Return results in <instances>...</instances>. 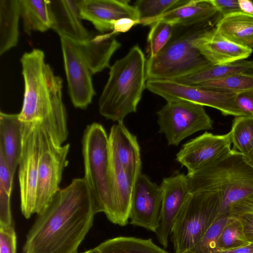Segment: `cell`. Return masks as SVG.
<instances>
[{
  "label": "cell",
  "instance_id": "1",
  "mask_svg": "<svg viewBox=\"0 0 253 253\" xmlns=\"http://www.w3.org/2000/svg\"><path fill=\"white\" fill-rule=\"evenodd\" d=\"M99 212L84 178L60 189L28 232L22 253H78Z\"/></svg>",
  "mask_w": 253,
  "mask_h": 253
},
{
  "label": "cell",
  "instance_id": "2",
  "mask_svg": "<svg viewBox=\"0 0 253 253\" xmlns=\"http://www.w3.org/2000/svg\"><path fill=\"white\" fill-rule=\"evenodd\" d=\"M24 81L23 123L39 122L59 145L68 135L67 114L62 98V80L55 76L39 49L24 53L20 59Z\"/></svg>",
  "mask_w": 253,
  "mask_h": 253
},
{
  "label": "cell",
  "instance_id": "3",
  "mask_svg": "<svg viewBox=\"0 0 253 253\" xmlns=\"http://www.w3.org/2000/svg\"><path fill=\"white\" fill-rule=\"evenodd\" d=\"M191 193L218 192L219 214L237 216L253 204V168L244 156L231 149L216 161L186 175Z\"/></svg>",
  "mask_w": 253,
  "mask_h": 253
},
{
  "label": "cell",
  "instance_id": "4",
  "mask_svg": "<svg viewBox=\"0 0 253 253\" xmlns=\"http://www.w3.org/2000/svg\"><path fill=\"white\" fill-rule=\"evenodd\" d=\"M109 33L91 36L83 41L60 37L69 94L73 105L85 109L95 92L92 76L110 68V59L121 44Z\"/></svg>",
  "mask_w": 253,
  "mask_h": 253
},
{
  "label": "cell",
  "instance_id": "5",
  "mask_svg": "<svg viewBox=\"0 0 253 253\" xmlns=\"http://www.w3.org/2000/svg\"><path fill=\"white\" fill-rule=\"evenodd\" d=\"M146 60L142 49L135 45L110 66L109 78L98 101L102 116L120 122L136 112L146 87Z\"/></svg>",
  "mask_w": 253,
  "mask_h": 253
},
{
  "label": "cell",
  "instance_id": "6",
  "mask_svg": "<svg viewBox=\"0 0 253 253\" xmlns=\"http://www.w3.org/2000/svg\"><path fill=\"white\" fill-rule=\"evenodd\" d=\"M211 19L192 25H173L166 45L155 56L147 59V81L172 80L209 64L201 54L198 42L203 33L211 26Z\"/></svg>",
  "mask_w": 253,
  "mask_h": 253
},
{
  "label": "cell",
  "instance_id": "7",
  "mask_svg": "<svg viewBox=\"0 0 253 253\" xmlns=\"http://www.w3.org/2000/svg\"><path fill=\"white\" fill-rule=\"evenodd\" d=\"M84 176L99 212L111 221L113 213L108 135L102 125L87 126L82 139Z\"/></svg>",
  "mask_w": 253,
  "mask_h": 253
},
{
  "label": "cell",
  "instance_id": "8",
  "mask_svg": "<svg viewBox=\"0 0 253 253\" xmlns=\"http://www.w3.org/2000/svg\"><path fill=\"white\" fill-rule=\"evenodd\" d=\"M220 207L218 192L190 193L171 228L174 253H186L194 246L219 215Z\"/></svg>",
  "mask_w": 253,
  "mask_h": 253
},
{
  "label": "cell",
  "instance_id": "9",
  "mask_svg": "<svg viewBox=\"0 0 253 253\" xmlns=\"http://www.w3.org/2000/svg\"><path fill=\"white\" fill-rule=\"evenodd\" d=\"M70 144L59 145L42 126L35 213H41L60 189L63 171L68 166Z\"/></svg>",
  "mask_w": 253,
  "mask_h": 253
},
{
  "label": "cell",
  "instance_id": "10",
  "mask_svg": "<svg viewBox=\"0 0 253 253\" xmlns=\"http://www.w3.org/2000/svg\"><path fill=\"white\" fill-rule=\"evenodd\" d=\"M159 132L169 145L177 146L195 132L213 128V122L204 106L186 100L167 102L157 112Z\"/></svg>",
  "mask_w": 253,
  "mask_h": 253
},
{
  "label": "cell",
  "instance_id": "11",
  "mask_svg": "<svg viewBox=\"0 0 253 253\" xmlns=\"http://www.w3.org/2000/svg\"><path fill=\"white\" fill-rule=\"evenodd\" d=\"M146 86L167 102L186 100L215 108L224 116H246L237 106V93L206 89L167 80H148Z\"/></svg>",
  "mask_w": 253,
  "mask_h": 253
},
{
  "label": "cell",
  "instance_id": "12",
  "mask_svg": "<svg viewBox=\"0 0 253 253\" xmlns=\"http://www.w3.org/2000/svg\"><path fill=\"white\" fill-rule=\"evenodd\" d=\"M41 129L42 126L39 122H22L18 179L21 211L26 218L35 213Z\"/></svg>",
  "mask_w": 253,
  "mask_h": 253
},
{
  "label": "cell",
  "instance_id": "13",
  "mask_svg": "<svg viewBox=\"0 0 253 253\" xmlns=\"http://www.w3.org/2000/svg\"><path fill=\"white\" fill-rule=\"evenodd\" d=\"M230 131L223 135L205 132L182 145L176 160L188 173L194 171L220 159L231 150Z\"/></svg>",
  "mask_w": 253,
  "mask_h": 253
},
{
  "label": "cell",
  "instance_id": "14",
  "mask_svg": "<svg viewBox=\"0 0 253 253\" xmlns=\"http://www.w3.org/2000/svg\"><path fill=\"white\" fill-rule=\"evenodd\" d=\"M162 202L160 186L141 173L136 179L129 213L130 223L156 232L160 224Z\"/></svg>",
  "mask_w": 253,
  "mask_h": 253
},
{
  "label": "cell",
  "instance_id": "15",
  "mask_svg": "<svg viewBox=\"0 0 253 253\" xmlns=\"http://www.w3.org/2000/svg\"><path fill=\"white\" fill-rule=\"evenodd\" d=\"M160 186L162 207L159 226L155 233L159 243L166 249L174 221L191 193L186 175L179 172L163 178Z\"/></svg>",
  "mask_w": 253,
  "mask_h": 253
},
{
  "label": "cell",
  "instance_id": "16",
  "mask_svg": "<svg viewBox=\"0 0 253 253\" xmlns=\"http://www.w3.org/2000/svg\"><path fill=\"white\" fill-rule=\"evenodd\" d=\"M127 0H81L83 19L89 22L100 33L113 31L116 21L128 18L139 21L138 12Z\"/></svg>",
  "mask_w": 253,
  "mask_h": 253
},
{
  "label": "cell",
  "instance_id": "17",
  "mask_svg": "<svg viewBox=\"0 0 253 253\" xmlns=\"http://www.w3.org/2000/svg\"><path fill=\"white\" fill-rule=\"evenodd\" d=\"M110 156L116 160L135 182L141 173L140 147L136 136L123 122L113 125L108 135Z\"/></svg>",
  "mask_w": 253,
  "mask_h": 253
},
{
  "label": "cell",
  "instance_id": "18",
  "mask_svg": "<svg viewBox=\"0 0 253 253\" xmlns=\"http://www.w3.org/2000/svg\"><path fill=\"white\" fill-rule=\"evenodd\" d=\"M198 46L211 64L221 65L245 60L253 49L238 45L222 36L215 28L211 26L200 38Z\"/></svg>",
  "mask_w": 253,
  "mask_h": 253
},
{
  "label": "cell",
  "instance_id": "19",
  "mask_svg": "<svg viewBox=\"0 0 253 253\" xmlns=\"http://www.w3.org/2000/svg\"><path fill=\"white\" fill-rule=\"evenodd\" d=\"M80 1L81 0H49L51 29L60 37L83 41L91 36L82 23Z\"/></svg>",
  "mask_w": 253,
  "mask_h": 253
},
{
  "label": "cell",
  "instance_id": "20",
  "mask_svg": "<svg viewBox=\"0 0 253 253\" xmlns=\"http://www.w3.org/2000/svg\"><path fill=\"white\" fill-rule=\"evenodd\" d=\"M109 162L113 207L111 222L120 226H125L129 219L135 181L110 155Z\"/></svg>",
  "mask_w": 253,
  "mask_h": 253
},
{
  "label": "cell",
  "instance_id": "21",
  "mask_svg": "<svg viewBox=\"0 0 253 253\" xmlns=\"http://www.w3.org/2000/svg\"><path fill=\"white\" fill-rule=\"evenodd\" d=\"M22 122L18 114L0 112V151L14 176L22 151Z\"/></svg>",
  "mask_w": 253,
  "mask_h": 253
},
{
  "label": "cell",
  "instance_id": "22",
  "mask_svg": "<svg viewBox=\"0 0 253 253\" xmlns=\"http://www.w3.org/2000/svg\"><path fill=\"white\" fill-rule=\"evenodd\" d=\"M217 31L228 40L253 48V15L242 11L224 16L215 25Z\"/></svg>",
  "mask_w": 253,
  "mask_h": 253
},
{
  "label": "cell",
  "instance_id": "23",
  "mask_svg": "<svg viewBox=\"0 0 253 253\" xmlns=\"http://www.w3.org/2000/svg\"><path fill=\"white\" fill-rule=\"evenodd\" d=\"M217 13L210 0H190L186 4L169 11L149 25L162 21L173 25H188L210 20Z\"/></svg>",
  "mask_w": 253,
  "mask_h": 253
},
{
  "label": "cell",
  "instance_id": "24",
  "mask_svg": "<svg viewBox=\"0 0 253 253\" xmlns=\"http://www.w3.org/2000/svg\"><path fill=\"white\" fill-rule=\"evenodd\" d=\"M252 71L253 60H242L221 65L209 63L196 72L171 81L186 85H196L207 81Z\"/></svg>",
  "mask_w": 253,
  "mask_h": 253
},
{
  "label": "cell",
  "instance_id": "25",
  "mask_svg": "<svg viewBox=\"0 0 253 253\" xmlns=\"http://www.w3.org/2000/svg\"><path fill=\"white\" fill-rule=\"evenodd\" d=\"M19 0H0V55L15 46L19 37Z\"/></svg>",
  "mask_w": 253,
  "mask_h": 253
},
{
  "label": "cell",
  "instance_id": "26",
  "mask_svg": "<svg viewBox=\"0 0 253 253\" xmlns=\"http://www.w3.org/2000/svg\"><path fill=\"white\" fill-rule=\"evenodd\" d=\"M20 17L24 32H44L51 29L52 18L49 0H19Z\"/></svg>",
  "mask_w": 253,
  "mask_h": 253
},
{
  "label": "cell",
  "instance_id": "27",
  "mask_svg": "<svg viewBox=\"0 0 253 253\" xmlns=\"http://www.w3.org/2000/svg\"><path fill=\"white\" fill-rule=\"evenodd\" d=\"M101 253H169L151 239L120 236L106 240L97 246Z\"/></svg>",
  "mask_w": 253,
  "mask_h": 253
},
{
  "label": "cell",
  "instance_id": "28",
  "mask_svg": "<svg viewBox=\"0 0 253 253\" xmlns=\"http://www.w3.org/2000/svg\"><path fill=\"white\" fill-rule=\"evenodd\" d=\"M190 0H138L134 2L139 18V24L149 25L163 14L181 7Z\"/></svg>",
  "mask_w": 253,
  "mask_h": 253
},
{
  "label": "cell",
  "instance_id": "29",
  "mask_svg": "<svg viewBox=\"0 0 253 253\" xmlns=\"http://www.w3.org/2000/svg\"><path fill=\"white\" fill-rule=\"evenodd\" d=\"M230 132L233 149L243 156L253 150V116L235 117Z\"/></svg>",
  "mask_w": 253,
  "mask_h": 253
},
{
  "label": "cell",
  "instance_id": "30",
  "mask_svg": "<svg viewBox=\"0 0 253 253\" xmlns=\"http://www.w3.org/2000/svg\"><path fill=\"white\" fill-rule=\"evenodd\" d=\"M192 85L206 89L239 93L253 89V73L236 74Z\"/></svg>",
  "mask_w": 253,
  "mask_h": 253
},
{
  "label": "cell",
  "instance_id": "31",
  "mask_svg": "<svg viewBox=\"0 0 253 253\" xmlns=\"http://www.w3.org/2000/svg\"><path fill=\"white\" fill-rule=\"evenodd\" d=\"M249 243L245 237L240 220L235 216H228L220 235L216 252L233 250Z\"/></svg>",
  "mask_w": 253,
  "mask_h": 253
},
{
  "label": "cell",
  "instance_id": "32",
  "mask_svg": "<svg viewBox=\"0 0 253 253\" xmlns=\"http://www.w3.org/2000/svg\"><path fill=\"white\" fill-rule=\"evenodd\" d=\"M228 216L219 214L198 242L186 253H213L216 252L218 241Z\"/></svg>",
  "mask_w": 253,
  "mask_h": 253
},
{
  "label": "cell",
  "instance_id": "33",
  "mask_svg": "<svg viewBox=\"0 0 253 253\" xmlns=\"http://www.w3.org/2000/svg\"><path fill=\"white\" fill-rule=\"evenodd\" d=\"M147 37L146 53L147 59L155 56L166 45L171 37L173 25L159 21L150 25Z\"/></svg>",
  "mask_w": 253,
  "mask_h": 253
},
{
  "label": "cell",
  "instance_id": "34",
  "mask_svg": "<svg viewBox=\"0 0 253 253\" xmlns=\"http://www.w3.org/2000/svg\"><path fill=\"white\" fill-rule=\"evenodd\" d=\"M0 253H16V235L13 225L0 227Z\"/></svg>",
  "mask_w": 253,
  "mask_h": 253
},
{
  "label": "cell",
  "instance_id": "35",
  "mask_svg": "<svg viewBox=\"0 0 253 253\" xmlns=\"http://www.w3.org/2000/svg\"><path fill=\"white\" fill-rule=\"evenodd\" d=\"M10 196L0 187V227H8L13 226L10 209Z\"/></svg>",
  "mask_w": 253,
  "mask_h": 253
},
{
  "label": "cell",
  "instance_id": "36",
  "mask_svg": "<svg viewBox=\"0 0 253 253\" xmlns=\"http://www.w3.org/2000/svg\"><path fill=\"white\" fill-rule=\"evenodd\" d=\"M13 177L3 154L0 151V187L10 195L12 190Z\"/></svg>",
  "mask_w": 253,
  "mask_h": 253
},
{
  "label": "cell",
  "instance_id": "37",
  "mask_svg": "<svg viewBox=\"0 0 253 253\" xmlns=\"http://www.w3.org/2000/svg\"><path fill=\"white\" fill-rule=\"evenodd\" d=\"M236 103L246 116H253V89L238 93Z\"/></svg>",
  "mask_w": 253,
  "mask_h": 253
},
{
  "label": "cell",
  "instance_id": "38",
  "mask_svg": "<svg viewBox=\"0 0 253 253\" xmlns=\"http://www.w3.org/2000/svg\"><path fill=\"white\" fill-rule=\"evenodd\" d=\"M217 12L222 17L228 14L241 11L238 0H210Z\"/></svg>",
  "mask_w": 253,
  "mask_h": 253
},
{
  "label": "cell",
  "instance_id": "39",
  "mask_svg": "<svg viewBox=\"0 0 253 253\" xmlns=\"http://www.w3.org/2000/svg\"><path fill=\"white\" fill-rule=\"evenodd\" d=\"M241 221L244 235L248 242L253 243V212L243 213L237 216Z\"/></svg>",
  "mask_w": 253,
  "mask_h": 253
},
{
  "label": "cell",
  "instance_id": "40",
  "mask_svg": "<svg viewBox=\"0 0 253 253\" xmlns=\"http://www.w3.org/2000/svg\"><path fill=\"white\" fill-rule=\"evenodd\" d=\"M136 24H139L137 21L128 18H122L115 22L113 31L111 32L114 35L119 33L126 32Z\"/></svg>",
  "mask_w": 253,
  "mask_h": 253
},
{
  "label": "cell",
  "instance_id": "41",
  "mask_svg": "<svg viewBox=\"0 0 253 253\" xmlns=\"http://www.w3.org/2000/svg\"><path fill=\"white\" fill-rule=\"evenodd\" d=\"M213 253H253V243H250L233 250L223 252H216Z\"/></svg>",
  "mask_w": 253,
  "mask_h": 253
},
{
  "label": "cell",
  "instance_id": "42",
  "mask_svg": "<svg viewBox=\"0 0 253 253\" xmlns=\"http://www.w3.org/2000/svg\"><path fill=\"white\" fill-rule=\"evenodd\" d=\"M241 11L253 15V1L250 0H238Z\"/></svg>",
  "mask_w": 253,
  "mask_h": 253
},
{
  "label": "cell",
  "instance_id": "43",
  "mask_svg": "<svg viewBox=\"0 0 253 253\" xmlns=\"http://www.w3.org/2000/svg\"><path fill=\"white\" fill-rule=\"evenodd\" d=\"M244 156L247 163L253 168V150L248 155Z\"/></svg>",
  "mask_w": 253,
  "mask_h": 253
},
{
  "label": "cell",
  "instance_id": "44",
  "mask_svg": "<svg viewBox=\"0 0 253 253\" xmlns=\"http://www.w3.org/2000/svg\"><path fill=\"white\" fill-rule=\"evenodd\" d=\"M82 253H101V251L98 247L90 249Z\"/></svg>",
  "mask_w": 253,
  "mask_h": 253
},
{
  "label": "cell",
  "instance_id": "45",
  "mask_svg": "<svg viewBox=\"0 0 253 253\" xmlns=\"http://www.w3.org/2000/svg\"><path fill=\"white\" fill-rule=\"evenodd\" d=\"M250 211L253 212V205L252 206V208H251Z\"/></svg>",
  "mask_w": 253,
  "mask_h": 253
}]
</instances>
